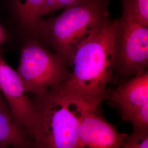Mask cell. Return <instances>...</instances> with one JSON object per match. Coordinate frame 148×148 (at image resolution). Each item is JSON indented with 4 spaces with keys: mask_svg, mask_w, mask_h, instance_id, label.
<instances>
[{
    "mask_svg": "<svg viewBox=\"0 0 148 148\" xmlns=\"http://www.w3.org/2000/svg\"><path fill=\"white\" fill-rule=\"evenodd\" d=\"M117 20L108 18L101 29L77 49L69 78L61 89L93 106L106 99L108 85L113 77Z\"/></svg>",
    "mask_w": 148,
    "mask_h": 148,
    "instance_id": "obj_1",
    "label": "cell"
},
{
    "mask_svg": "<svg viewBox=\"0 0 148 148\" xmlns=\"http://www.w3.org/2000/svg\"><path fill=\"white\" fill-rule=\"evenodd\" d=\"M32 100L36 116L30 134L35 148H76L79 123L93 106L59 85Z\"/></svg>",
    "mask_w": 148,
    "mask_h": 148,
    "instance_id": "obj_2",
    "label": "cell"
},
{
    "mask_svg": "<svg viewBox=\"0 0 148 148\" xmlns=\"http://www.w3.org/2000/svg\"><path fill=\"white\" fill-rule=\"evenodd\" d=\"M108 5V0H88L66 8L58 16L43 18L37 36L71 66L77 49L109 18Z\"/></svg>",
    "mask_w": 148,
    "mask_h": 148,
    "instance_id": "obj_3",
    "label": "cell"
},
{
    "mask_svg": "<svg viewBox=\"0 0 148 148\" xmlns=\"http://www.w3.org/2000/svg\"><path fill=\"white\" fill-rule=\"evenodd\" d=\"M16 71L25 90L34 97L62 85L71 74L58 54L49 52L35 40L27 41L23 46Z\"/></svg>",
    "mask_w": 148,
    "mask_h": 148,
    "instance_id": "obj_4",
    "label": "cell"
},
{
    "mask_svg": "<svg viewBox=\"0 0 148 148\" xmlns=\"http://www.w3.org/2000/svg\"><path fill=\"white\" fill-rule=\"evenodd\" d=\"M148 62V27L139 20L128 0H122V14L117 20L114 69L123 76L145 71Z\"/></svg>",
    "mask_w": 148,
    "mask_h": 148,
    "instance_id": "obj_5",
    "label": "cell"
},
{
    "mask_svg": "<svg viewBox=\"0 0 148 148\" xmlns=\"http://www.w3.org/2000/svg\"><path fill=\"white\" fill-rule=\"evenodd\" d=\"M0 91L16 124L30 137L36 110L17 71L10 66L0 54Z\"/></svg>",
    "mask_w": 148,
    "mask_h": 148,
    "instance_id": "obj_6",
    "label": "cell"
},
{
    "mask_svg": "<svg viewBox=\"0 0 148 148\" xmlns=\"http://www.w3.org/2000/svg\"><path fill=\"white\" fill-rule=\"evenodd\" d=\"M98 108L87 111L79 123L76 148H119L128 134L120 133L99 115Z\"/></svg>",
    "mask_w": 148,
    "mask_h": 148,
    "instance_id": "obj_7",
    "label": "cell"
},
{
    "mask_svg": "<svg viewBox=\"0 0 148 148\" xmlns=\"http://www.w3.org/2000/svg\"><path fill=\"white\" fill-rule=\"evenodd\" d=\"M108 98L116 105L122 119L127 121L133 114L148 103V73L145 70L117 87Z\"/></svg>",
    "mask_w": 148,
    "mask_h": 148,
    "instance_id": "obj_8",
    "label": "cell"
},
{
    "mask_svg": "<svg viewBox=\"0 0 148 148\" xmlns=\"http://www.w3.org/2000/svg\"><path fill=\"white\" fill-rule=\"evenodd\" d=\"M14 5L23 26L37 36L40 22L49 14L47 0H14Z\"/></svg>",
    "mask_w": 148,
    "mask_h": 148,
    "instance_id": "obj_9",
    "label": "cell"
},
{
    "mask_svg": "<svg viewBox=\"0 0 148 148\" xmlns=\"http://www.w3.org/2000/svg\"><path fill=\"white\" fill-rule=\"evenodd\" d=\"M0 145L35 148L32 138L19 127L11 113L0 108Z\"/></svg>",
    "mask_w": 148,
    "mask_h": 148,
    "instance_id": "obj_10",
    "label": "cell"
},
{
    "mask_svg": "<svg viewBox=\"0 0 148 148\" xmlns=\"http://www.w3.org/2000/svg\"><path fill=\"white\" fill-rule=\"evenodd\" d=\"M119 148H148V128H133L124 143Z\"/></svg>",
    "mask_w": 148,
    "mask_h": 148,
    "instance_id": "obj_11",
    "label": "cell"
},
{
    "mask_svg": "<svg viewBox=\"0 0 148 148\" xmlns=\"http://www.w3.org/2000/svg\"><path fill=\"white\" fill-rule=\"evenodd\" d=\"M139 20L148 25V0H128Z\"/></svg>",
    "mask_w": 148,
    "mask_h": 148,
    "instance_id": "obj_12",
    "label": "cell"
},
{
    "mask_svg": "<svg viewBox=\"0 0 148 148\" xmlns=\"http://www.w3.org/2000/svg\"><path fill=\"white\" fill-rule=\"evenodd\" d=\"M88 0H47L49 13L77 5Z\"/></svg>",
    "mask_w": 148,
    "mask_h": 148,
    "instance_id": "obj_13",
    "label": "cell"
},
{
    "mask_svg": "<svg viewBox=\"0 0 148 148\" xmlns=\"http://www.w3.org/2000/svg\"><path fill=\"white\" fill-rule=\"evenodd\" d=\"M7 38L8 36L7 32L0 24V47L7 41Z\"/></svg>",
    "mask_w": 148,
    "mask_h": 148,
    "instance_id": "obj_14",
    "label": "cell"
},
{
    "mask_svg": "<svg viewBox=\"0 0 148 148\" xmlns=\"http://www.w3.org/2000/svg\"><path fill=\"white\" fill-rule=\"evenodd\" d=\"M0 108H2V109L5 110V111H9L10 112L9 108L7 106V104L5 103V101L3 98V96H2V95L1 92V91H0Z\"/></svg>",
    "mask_w": 148,
    "mask_h": 148,
    "instance_id": "obj_15",
    "label": "cell"
},
{
    "mask_svg": "<svg viewBox=\"0 0 148 148\" xmlns=\"http://www.w3.org/2000/svg\"><path fill=\"white\" fill-rule=\"evenodd\" d=\"M0 148H16L10 146H4V145H0Z\"/></svg>",
    "mask_w": 148,
    "mask_h": 148,
    "instance_id": "obj_16",
    "label": "cell"
}]
</instances>
